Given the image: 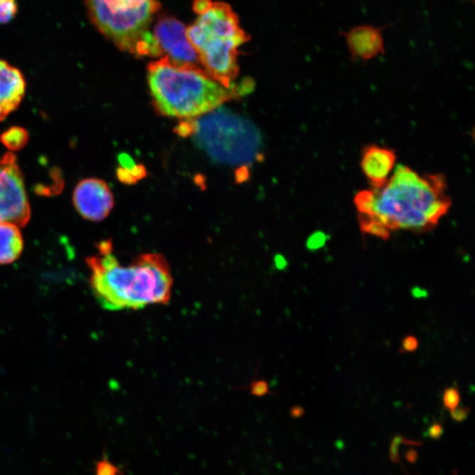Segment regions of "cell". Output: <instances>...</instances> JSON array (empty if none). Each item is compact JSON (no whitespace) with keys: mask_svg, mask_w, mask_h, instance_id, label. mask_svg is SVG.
<instances>
[{"mask_svg":"<svg viewBox=\"0 0 475 475\" xmlns=\"http://www.w3.org/2000/svg\"><path fill=\"white\" fill-rule=\"evenodd\" d=\"M354 203L362 232L387 240L396 230H432L450 210L452 200L444 174H419L399 165L381 187L358 192Z\"/></svg>","mask_w":475,"mask_h":475,"instance_id":"6da1fadb","label":"cell"},{"mask_svg":"<svg viewBox=\"0 0 475 475\" xmlns=\"http://www.w3.org/2000/svg\"><path fill=\"white\" fill-rule=\"evenodd\" d=\"M87 265L95 297L105 309L140 310L170 301L174 279L162 255L142 254L123 266L112 254L111 243L102 242L100 254L87 259Z\"/></svg>","mask_w":475,"mask_h":475,"instance_id":"7a4b0ae2","label":"cell"},{"mask_svg":"<svg viewBox=\"0 0 475 475\" xmlns=\"http://www.w3.org/2000/svg\"><path fill=\"white\" fill-rule=\"evenodd\" d=\"M147 79L153 105L171 118H199L238 94L235 87L221 85L197 65L180 67L167 57L148 65Z\"/></svg>","mask_w":475,"mask_h":475,"instance_id":"3957f363","label":"cell"},{"mask_svg":"<svg viewBox=\"0 0 475 475\" xmlns=\"http://www.w3.org/2000/svg\"><path fill=\"white\" fill-rule=\"evenodd\" d=\"M194 11L197 18L187 28L189 41L207 74L230 89L239 74L238 50L250 36L228 4L194 0Z\"/></svg>","mask_w":475,"mask_h":475,"instance_id":"277c9868","label":"cell"},{"mask_svg":"<svg viewBox=\"0 0 475 475\" xmlns=\"http://www.w3.org/2000/svg\"><path fill=\"white\" fill-rule=\"evenodd\" d=\"M91 21L102 35L137 57H152L150 27L160 9L159 0H85Z\"/></svg>","mask_w":475,"mask_h":475,"instance_id":"5b68a950","label":"cell"},{"mask_svg":"<svg viewBox=\"0 0 475 475\" xmlns=\"http://www.w3.org/2000/svg\"><path fill=\"white\" fill-rule=\"evenodd\" d=\"M189 120L191 135L201 148L216 160L228 164L250 163L260 147L257 129L246 119L220 107Z\"/></svg>","mask_w":475,"mask_h":475,"instance_id":"8992f818","label":"cell"},{"mask_svg":"<svg viewBox=\"0 0 475 475\" xmlns=\"http://www.w3.org/2000/svg\"><path fill=\"white\" fill-rule=\"evenodd\" d=\"M30 218V206L17 157L7 152L0 157V222L23 228Z\"/></svg>","mask_w":475,"mask_h":475,"instance_id":"52a82bcc","label":"cell"},{"mask_svg":"<svg viewBox=\"0 0 475 475\" xmlns=\"http://www.w3.org/2000/svg\"><path fill=\"white\" fill-rule=\"evenodd\" d=\"M160 56H165L174 65H197L196 51L189 43L187 28L177 18L160 16L152 32Z\"/></svg>","mask_w":475,"mask_h":475,"instance_id":"ba28073f","label":"cell"},{"mask_svg":"<svg viewBox=\"0 0 475 475\" xmlns=\"http://www.w3.org/2000/svg\"><path fill=\"white\" fill-rule=\"evenodd\" d=\"M73 203L84 218L100 222L111 213L114 207V196L104 181L86 179L77 185L73 193Z\"/></svg>","mask_w":475,"mask_h":475,"instance_id":"9c48e42d","label":"cell"},{"mask_svg":"<svg viewBox=\"0 0 475 475\" xmlns=\"http://www.w3.org/2000/svg\"><path fill=\"white\" fill-rule=\"evenodd\" d=\"M396 152L378 145L365 146L360 166L371 188L381 187L389 180L396 164Z\"/></svg>","mask_w":475,"mask_h":475,"instance_id":"30bf717a","label":"cell"},{"mask_svg":"<svg viewBox=\"0 0 475 475\" xmlns=\"http://www.w3.org/2000/svg\"><path fill=\"white\" fill-rule=\"evenodd\" d=\"M25 93L23 73L0 60V122L19 107Z\"/></svg>","mask_w":475,"mask_h":475,"instance_id":"8fae6325","label":"cell"},{"mask_svg":"<svg viewBox=\"0 0 475 475\" xmlns=\"http://www.w3.org/2000/svg\"><path fill=\"white\" fill-rule=\"evenodd\" d=\"M346 36L353 58L369 60L384 52L383 40L377 29L357 28Z\"/></svg>","mask_w":475,"mask_h":475,"instance_id":"7c38bea8","label":"cell"},{"mask_svg":"<svg viewBox=\"0 0 475 475\" xmlns=\"http://www.w3.org/2000/svg\"><path fill=\"white\" fill-rule=\"evenodd\" d=\"M23 239L19 226L0 222V264H10L21 257Z\"/></svg>","mask_w":475,"mask_h":475,"instance_id":"4fadbf2b","label":"cell"},{"mask_svg":"<svg viewBox=\"0 0 475 475\" xmlns=\"http://www.w3.org/2000/svg\"><path fill=\"white\" fill-rule=\"evenodd\" d=\"M27 130L21 127H13L0 137L2 144L11 152H17L25 147L28 142Z\"/></svg>","mask_w":475,"mask_h":475,"instance_id":"5bb4252c","label":"cell"},{"mask_svg":"<svg viewBox=\"0 0 475 475\" xmlns=\"http://www.w3.org/2000/svg\"><path fill=\"white\" fill-rule=\"evenodd\" d=\"M17 12L16 0H0V24L9 23L16 16Z\"/></svg>","mask_w":475,"mask_h":475,"instance_id":"9a60e30c","label":"cell"},{"mask_svg":"<svg viewBox=\"0 0 475 475\" xmlns=\"http://www.w3.org/2000/svg\"><path fill=\"white\" fill-rule=\"evenodd\" d=\"M443 403L445 407L450 411L458 408L460 403V393L458 389L450 387L445 390L443 394Z\"/></svg>","mask_w":475,"mask_h":475,"instance_id":"2e32d148","label":"cell"},{"mask_svg":"<svg viewBox=\"0 0 475 475\" xmlns=\"http://www.w3.org/2000/svg\"><path fill=\"white\" fill-rule=\"evenodd\" d=\"M123 474L118 467L113 465L107 459H102L96 463V475H119Z\"/></svg>","mask_w":475,"mask_h":475,"instance_id":"e0dca14e","label":"cell"},{"mask_svg":"<svg viewBox=\"0 0 475 475\" xmlns=\"http://www.w3.org/2000/svg\"><path fill=\"white\" fill-rule=\"evenodd\" d=\"M327 240L328 236L324 233L316 232L309 237L306 246H308L309 250H319L320 248L324 247Z\"/></svg>","mask_w":475,"mask_h":475,"instance_id":"ac0fdd59","label":"cell"},{"mask_svg":"<svg viewBox=\"0 0 475 475\" xmlns=\"http://www.w3.org/2000/svg\"><path fill=\"white\" fill-rule=\"evenodd\" d=\"M444 434V428L440 423H435L431 425L426 432V436L433 440H440Z\"/></svg>","mask_w":475,"mask_h":475,"instance_id":"d6986e66","label":"cell"},{"mask_svg":"<svg viewBox=\"0 0 475 475\" xmlns=\"http://www.w3.org/2000/svg\"><path fill=\"white\" fill-rule=\"evenodd\" d=\"M470 409L469 408H456L451 410V416L457 423H462L469 418Z\"/></svg>","mask_w":475,"mask_h":475,"instance_id":"ffe728a7","label":"cell"},{"mask_svg":"<svg viewBox=\"0 0 475 475\" xmlns=\"http://www.w3.org/2000/svg\"><path fill=\"white\" fill-rule=\"evenodd\" d=\"M252 394L255 396H264L269 393L268 384L264 381H257L252 386Z\"/></svg>","mask_w":475,"mask_h":475,"instance_id":"44dd1931","label":"cell"},{"mask_svg":"<svg viewBox=\"0 0 475 475\" xmlns=\"http://www.w3.org/2000/svg\"><path fill=\"white\" fill-rule=\"evenodd\" d=\"M118 177L119 180L123 184L128 185H133L137 184V181L135 180V178L133 177V174H130V170L123 169L121 167L118 169Z\"/></svg>","mask_w":475,"mask_h":475,"instance_id":"7402d4cb","label":"cell"},{"mask_svg":"<svg viewBox=\"0 0 475 475\" xmlns=\"http://www.w3.org/2000/svg\"><path fill=\"white\" fill-rule=\"evenodd\" d=\"M418 339L414 336H408L403 342V349L406 352H413L418 348Z\"/></svg>","mask_w":475,"mask_h":475,"instance_id":"603a6c76","label":"cell"},{"mask_svg":"<svg viewBox=\"0 0 475 475\" xmlns=\"http://www.w3.org/2000/svg\"><path fill=\"white\" fill-rule=\"evenodd\" d=\"M119 162L121 166H122V168L126 170L133 169V168L136 166L133 159L131 158L130 155H126V153H122V155L119 156Z\"/></svg>","mask_w":475,"mask_h":475,"instance_id":"cb8c5ba5","label":"cell"},{"mask_svg":"<svg viewBox=\"0 0 475 475\" xmlns=\"http://www.w3.org/2000/svg\"><path fill=\"white\" fill-rule=\"evenodd\" d=\"M130 172L137 181L142 180L147 175V172H146L145 166L142 165H136Z\"/></svg>","mask_w":475,"mask_h":475,"instance_id":"d4e9b609","label":"cell"},{"mask_svg":"<svg viewBox=\"0 0 475 475\" xmlns=\"http://www.w3.org/2000/svg\"><path fill=\"white\" fill-rule=\"evenodd\" d=\"M305 415V409L301 407V406H296L291 409V418L295 419H298L302 418Z\"/></svg>","mask_w":475,"mask_h":475,"instance_id":"484cf974","label":"cell"},{"mask_svg":"<svg viewBox=\"0 0 475 475\" xmlns=\"http://www.w3.org/2000/svg\"><path fill=\"white\" fill-rule=\"evenodd\" d=\"M406 459L409 463H415L418 459V453L414 449H410L406 453Z\"/></svg>","mask_w":475,"mask_h":475,"instance_id":"4316f807","label":"cell"},{"mask_svg":"<svg viewBox=\"0 0 475 475\" xmlns=\"http://www.w3.org/2000/svg\"><path fill=\"white\" fill-rule=\"evenodd\" d=\"M412 294L415 298H422L427 297V291L425 290H422L420 287H415L413 289Z\"/></svg>","mask_w":475,"mask_h":475,"instance_id":"83f0119b","label":"cell"},{"mask_svg":"<svg viewBox=\"0 0 475 475\" xmlns=\"http://www.w3.org/2000/svg\"><path fill=\"white\" fill-rule=\"evenodd\" d=\"M276 264L277 267H279V268H284V267L285 266L284 259L282 257H279V259H277Z\"/></svg>","mask_w":475,"mask_h":475,"instance_id":"f1b7e54d","label":"cell"}]
</instances>
